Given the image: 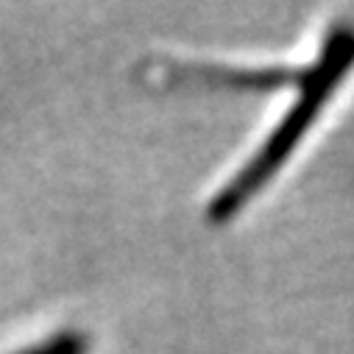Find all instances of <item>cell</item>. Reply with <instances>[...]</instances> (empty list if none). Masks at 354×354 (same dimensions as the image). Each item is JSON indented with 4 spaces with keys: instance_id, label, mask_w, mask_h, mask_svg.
Instances as JSON below:
<instances>
[{
    "instance_id": "7a4b0ae2",
    "label": "cell",
    "mask_w": 354,
    "mask_h": 354,
    "mask_svg": "<svg viewBox=\"0 0 354 354\" xmlns=\"http://www.w3.org/2000/svg\"><path fill=\"white\" fill-rule=\"evenodd\" d=\"M304 67V64H301ZM301 67H221V64H167V81H201L237 93H274L301 81Z\"/></svg>"
},
{
    "instance_id": "3957f363",
    "label": "cell",
    "mask_w": 354,
    "mask_h": 354,
    "mask_svg": "<svg viewBox=\"0 0 354 354\" xmlns=\"http://www.w3.org/2000/svg\"><path fill=\"white\" fill-rule=\"evenodd\" d=\"M93 348V337L81 332V329H59L53 335H48L45 340H37L20 351L12 354H90Z\"/></svg>"
},
{
    "instance_id": "6da1fadb",
    "label": "cell",
    "mask_w": 354,
    "mask_h": 354,
    "mask_svg": "<svg viewBox=\"0 0 354 354\" xmlns=\"http://www.w3.org/2000/svg\"><path fill=\"white\" fill-rule=\"evenodd\" d=\"M351 70H354V26L337 23L324 34L315 62L301 67V81L296 84L299 95L290 104L288 115L274 126L268 140L245 162V167L237 170L232 182H226V187L212 196L207 207V221L212 226H223L226 221H232L251 201L254 193H259L274 179V173L290 159L301 137L313 129L321 109L332 101L337 86L346 81Z\"/></svg>"
}]
</instances>
